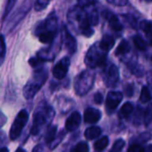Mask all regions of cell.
Masks as SVG:
<instances>
[{"mask_svg":"<svg viewBox=\"0 0 152 152\" xmlns=\"http://www.w3.org/2000/svg\"><path fill=\"white\" fill-rule=\"evenodd\" d=\"M58 31V19L54 13H51L45 21H43L36 29V35L40 42L49 44L52 43Z\"/></svg>","mask_w":152,"mask_h":152,"instance_id":"obj_2","label":"cell"},{"mask_svg":"<svg viewBox=\"0 0 152 152\" xmlns=\"http://www.w3.org/2000/svg\"><path fill=\"white\" fill-rule=\"evenodd\" d=\"M108 3L117 6H124L128 3V0H106Z\"/></svg>","mask_w":152,"mask_h":152,"instance_id":"obj_33","label":"cell"},{"mask_svg":"<svg viewBox=\"0 0 152 152\" xmlns=\"http://www.w3.org/2000/svg\"><path fill=\"white\" fill-rule=\"evenodd\" d=\"M5 122H6V117H5V116L0 112V128L5 124Z\"/></svg>","mask_w":152,"mask_h":152,"instance_id":"obj_39","label":"cell"},{"mask_svg":"<svg viewBox=\"0 0 152 152\" xmlns=\"http://www.w3.org/2000/svg\"><path fill=\"white\" fill-rule=\"evenodd\" d=\"M133 39H134V43L135 47L139 50L145 51L147 49V43H146V41L140 35H135Z\"/></svg>","mask_w":152,"mask_h":152,"instance_id":"obj_23","label":"cell"},{"mask_svg":"<svg viewBox=\"0 0 152 152\" xmlns=\"http://www.w3.org/2000/svg\"><path fill=\"white\" fill-rule=\"evenodd\" d=\"M32 4H34V0H25L20 6L17 9L15 13H12V15L10 17L8 22L6 23L5 29L6 31H11L15 26L28 14V13L30 11Z\"/></svg>","mask_w":152,"mask_h":152,"instance_id":"obj_7","label":"cell"},{"mask_svg":"<svg viewBox=\"0 0 152 152\" xmlns=\"http://www.w3.org/2000/svg\"><path fill=\"white\" fill-rule=\"evenodd\" d=\"M125 93L126 94V96L128 97H132L134 94V86L131 84H127L126 89H125Z\"/></svg>","mask_w":152,"mask_h":152,"instance_id":"obj_34","label":"cell"},{"mask_svg":"<svg viewBox=\"0 0 152 152\" xmlns=\"http://www.w3.org/2000/svg\"><path fill=\"white\" fill-rule=\"evenodd\" d=\"M107 56L108 52L102 48L99 45V42H97L94 43L86 52L85 63L91 69L102 66L105 65L107 62Z\"/></svg>","mask_w":152,"mask_h":152,"instance_id":"obj_5","label":"cell"},{"mask_svg":"<svg viewBox=\"0 0 152 152\" xmlns=\"http://www.w3.org/2000/svg\"><path fill=\"white\" fill-rule=\"evenodd\" d=\"M0 152H9V151H8V149H7V148L4 147V148L0 149Z\"/></svg>","mask_w":152,"mask_h":152,"instance_id":"obj_41","label":"cell"},{"mask_svg":"<svg viewBox=\"0 0 152 152\" xmlns=\"http://www.w3.org/2000/svg\"><path fill=\"white\" fill-rule=\"evenodd\" d=\"M63 43L67 48V50L70 54H74L77 51V41L75 38L71 35V33L68 30L66 26L63 27Z\"/></svg>","mask_w":152,"mask_h":152,"instance_id":"obj_14","label":"cell"},{"mask_svg":"<svg viewBox=\"0 0 152 152\" xmlns=\"http://www.w3.org/2000/svg\"><path fill=\"white\" fill-rule=\"evenodd\" d=\"M127 152H146V151L140 144H133L128 148Z\"/></svg>","mask_w":152,"mask_h":152,"instance_id":"obj_32","label":"cell"},{"mask_svg":"<svg viewBox=\"0 0 152 152\" xmlns=\"http://www.w3.org/2000/svg\"><path fill=\"white\" fill-rule=\"evenodd\" d=\"M48 77L46 69H40L34 73L30 80L26 83L23 88V95L27 99H33L37 91L45 83Z\"/></svg>","mask_w":152,"mask_h":152,"instance_id":"obj_4","label":"cell"},{"mask_svg":"<svg viewBox=\"0 0 152 152\" xmlns=\"http://www.w3.org/2000/svg\"><path fill=\"white\" fill-rule=\"evenodd\" d=\"M69 65H70V60L69 57L65 56L62 59H61L54 65V67L53 69V77L57 80H62L66 76V74L69 71Z\"/></svg>","mask_w":152,"mask_h":152,"instance_id":"obj_10","label":"cell"},{"mask_svg":"<svg viewBox=\"0 0 152 152\" xmlns=\"http://www.w3.org/2000/svg\"><path fill=\"white\" fill-rule=\"evenodd\" d=\"M94 102L96 103V104H98V105H101L102 103V100H103V96H102V93H100V92H97L95 95H94Z\"/></svg>","mask_w":152,"mask_h":152,"instance_id":"obj_35","label":"cell"},{"mask_svg":"<svg viewBox=\"0 0 152 152\" xmlns=\"http://www.w3.org/2000/svg\"><path fill=\"white\" fill-rule=\"evenodd\" d=\"M81 125V115L77 111H74L66 120L65 128L68 132H75Z\"/></svg>","mask_w":152,"mask_h":152,"instance_id":"obj_13","label":"cell"},{"mask_svg":"<svg viewBox=\"0 0 152 152\" xmlns=\"http://www.w3.org/2000/svg\"><path fill=\"white\" fill-rule=\"evenodd\" d=\"M109 145V138L107 136H103L102 138L99 139L94 145V148L96 151H102L107 148Z\"/></svg>","mask_w":152,"mask_h":152,"instance_id":"obj_22","label":"cell"},{"mask_svg":"<svg viewBox=\"0 0 152 152\" xmlns=\"http://www.w3.org/2000/svg\"><path fill=\"white\" fill-rule=\"evenodd\" d=\"M98 0H77L79 6H81L82 8H87V7H91V6H95L96 2Z\"/></svg>","mask_w":152,"mask_h":152,"instance_id":"obj_31","label":"cell"},{"mask_svg":"<svg viewBox=\"0 0 152 152\" xmlns=\"http://www.w3.org/2000/svg\"><path fill=\"white\" fill-rule=\"evenodd\" d=\"M130 51H131V46H130L129 42L126 39H123L118 46L115 54H116V56H126Z\"/></svg>","mask_w":152,"mask_h":152,"instance_id":"obj_17","label":"cell"},{"mask_svg":"<svg viewBox=\"0 0 152 152\" xmlns=\"http://www.w3.org/2000/svg\"><path fill=\"white\" fill-rule=\"evenodd\" d=\"M95 81V73L90 70H85L80 73L74 83L75 91L78 96H84L91 90Z\"/></svg>","mask_w":152,"mask_h":152,"instance_id":"obj_6","label":"cell"},{"mask_svg":"<svg viewBox=\"0 0 152 152\" xmlns=\"http://www.w3.org/2000/svg\"><path fill=\"white\" fill-rule=\"evenodd\" d=\"M140 29L145 32L147 35H151V21L149 20H142L141 22H140Z\"/></svg>","mask_w":152,"mask_h":152,"instance_id":"obj_29","label":"cell"},{"mask_svg":"<svg viewBox=\"0 0 152 152\" xmlns=\"http://www.w3.org/2000/svg\"><path fill=\"white\" fill-rule=\"evenodd\" d=\"M53 117H54V110L47 104H44L43 107L37 108V111L34 114L33 125L30 130L31 134L32 135L38 134V133L44 127L49 125V123L53 119Z\"/></svg>","mask_w":152,"mask_h":152,"instance_id":"obj_3","label":"cell"},{"mask_svg":"<svg viewBox=\"0 0 152 152\" xmlns=\"http://www.w3.org/2000/svg\"><path fill=\"white\" fill-rule=\"evenodd\" d=\"M28 63H29V65H30L31 66L36 67V66H37L40 63H42V61H40L37 57H32V58L29 59Z\"/></svg>","mask_w":152,"mask_h":152,"instance_id":"obj_36","label":"cell"},{"mask_svg":"<svg viewBox=\"0 0 152 152\" xmlns=\"http://www.w3.org/2000/svg\"><path fill=\"white\" fill-rule=\"evenodd\" d=\"M125 145H126V142L123 139H118L114 142L110 152H121L124 149Z\"/></svg>","mask_w":152,"mask_h":152,"instance_id":"obj_28","label":"cell"},{"mask_svg":"<svg viewBox=\"0 0 152 152\" xmlns=\"http://www.w3.org/2000/svg\"><path fill=\"white\" fill-rule=\"evenodd\" d=\"M148 151L151 152V145L149 146V151Z\"/></svg>","mask_w":152,"mask_h":152,"instance_id":"obj_43","label":"cell"},{"mask_svg":"<svg viewBox=\"0 0 152 152\" xmlns=\"http://www.w3.org/2000/svg\"><path fill=\"white\" fill-rule=\"evenodd\" d=\"M6 143V137H5V134L4 132L0 131V149L4 148V144Z\"/></svg>","mask_w":152,"mask_h":152,"instance_id":"obj_38","label":"cell"},{"mask_svg":"<svg viewBox=\"0 0 152 152\" xmlns=\"http://www.w3.org/2000/svg\"><path fill=\"white\" fill-rule=\"evenodd\" d=\"M99 45L101 46L102 48H103L105 51L109 52L115 45V39L109 34H105L101 41H99Z\"/></svg>","mask_w":152,"mask_h":152,"instance_id":"obj_16","label":"cell"},{"mask_svg":"<svg viewBox=\"0 0 152 152\" xmlns=\"http://www.w3.org/2000/svg\"><path fill=\"white\" fill-rule=\"evenodd\" d=\"M133 110H134L133 105H132L130 102H126V103H125V104L122 106V108H120L119 116H120V117H122V118H128L129 116L132 114Z\"/></svg>","mask_w":152,"mask_h":152,"instance_id":"obj_21","label":"cell"},{"mask_svg":"<svg viewBox=\"0 0 152 152\" xmlns=\"http://www.w3.org/2000/svg\"><path fill=\"white\" fill-rule=\"evenodd\" d=\"M127 66L130 69V71L137 77H142L144 73V69L137 62H130Z\"/></svg>","mask_w":152,"mask_h":152,"instance_id":"obj_19","label":"cell"},{"mask_svg":"<svg viewBox=\"0 0 152 152\" xmlns=\"http://www.w3.org/2000/svg\"><path fill=\"white\" fill-rule=\"evenodd\" d=\"M151 90L147 86H143L142 89L141 96H140V101L142 103H147L151 101Z\"/></svg>","mask_w":152,"mask_h":152,"instance_id":"obj_24","label":"cell"},{"mask_svg":"<svg viewBox=\"0 0 152 152\" xmlns=\"http://www.w3.org/2000/svg\"><path fill=\"white\" fill-rule=\"evenodd\" d=\"M103 79L107 87L114 88L119 82V71L117 65L114 64L105 65Z\"/></svg>","mask_w":152,"mask_h":152,"instance_id":"obj_9","label":"cell"},{"mask_svg":"<svg viewBox=\"0 0 152 152\" xmlns=\"http://www.w3.org/2000/svg\"><path fill=\"white\" fill-rule=\"evenodd\" d=\"M102 118V113L99 109L87 108L84 113V120L86 124H95Z\"/></svg>","mask_w":152,"mask_h":152,"instance_id":"obj_15","label":"cell"},{"mask_svg":"<svg viewBox=\"0 0 152 152\" xmlns=\"http://www.w3.org/2000/svg\"><path fill=\"white\" fill-rule=\"evenodd\" d=\"M147 2H151V0H146Z\"/></svg>","mask_w":152,"mask_h":152,"instance_id":"obj_44","label":"cell"},{"mask_svg":"<svg viewBox=\"0 0 152 152\" xmlns=\"http://www.w3.org/2000/svg\"><path fill=\"white\" fill-rule=\"evenodd\" d=\"M17 0H8L7 1V4L5 5V9H4V14H3V19H5L6 16L9 14V13L12 11V9L13 8L14 4H16Z\"/></svg>","mask_w":152,"mask_h":152,"instance_id":"obj_30","label":"cell"},{"mask_svg":"<svg viewBox=\"0 0 152 152\" xmlns=\"http://www.w3.org/2000/svg\"><path fill=\"white\" fill-rule=\"evenodd\" d=\"M56 133H57V126L56 125H53V126H50L45 133V143L50 145L53 140L55 139L56 137Z\"/></svg>","mask_w":152,"mask_h":152,"instance_id":"obj_20","label":"cell"},{"mask_svg":"<svg viewBox=\"0 0 152 152\" xmlns=\"http://www.w3.org/2000/svg\"><path fill=\"white\" fill-rule=\"evenodd\" d=\"M28 120V114L25 109L20 110L17 116L15 117L12 126H11V130H10V139L12 141H15L17 140L20 135L21 134L22 129L25 127V125H27Z\"/></svg>","mask_w":152,"mask_h":152,"instance_id":"obj_8","label":"cell"},{"mask_svg":"<svg viewBox=\"0 0 152 152\" xmlns=\"http://www.w3.org/2000/svg\"><path fill=\"white\" fill-rule=\"evenodd\" d=\"M51 0H36L34 3V8L37 12H41L48 6Z\"/></svg>","mask_w":152,"mask_h":152,"instance_id":"obj_25","label":"cell"},{"mask_svg":"<svg viewBox=\"0 0 152 152\" xmlns=\"http://www.w3.org/2000/svg\"><path fill=\"white\" fill-rule=\"evenodd\" d=\"M32 152H43V146L42 145H37L33 149Z\"/></svg>","mask_w":152,"mask_h":152,"instance_id":"obj_40","label":"cell"},{"mask_svg":"<svg viewBox=\"0 0 152 152\" xmlns=\"http://www.w3.org/2000/svg\"><path fill=\"white\" fill-rule=\"evenodd\" d=\"M102 15L104 16V18L109 22V25L112 30H114L116 32H120L123 30V29H124L123 24L121 23V22L118 18V16L116 14H114L111 11L105 10L102 13Z\"/></svg>","mask_w":152,"mask_h":152,"instance_id":"obj_12","label":"cell"},{"mask_svg":"<svg viewBox=\"0 0 152 152\" xmlns=\"http://www.w3.org/2000/svg\"><path fill=\"white\" fill-rule=\"evenodd\" d=\"M102 133V130L100 127L98 126H91L89 128H87L86 131H85V137L91 141V140H94L97 137H99Z\"/></svg>","mask_w":152,"mask_h":152,"instance_id":"obj_18","label":"cell"},{"mask_svg":"<svg viewBox=\"0 0 152 152\" xmlns=\"http://www.w3.org/2000/svg\"><path fill=\"white\" fill-rule=\"evenodd\" d=\"M123 99V94L120 91H110L109 92L106 99V109L108 112H113L120 104Z\"/></svg>","mask_w":152,"mask_h":152,"instance_id":"obj_11","label":"cell"},{"mask_svg":"<svg viewBox=\"0 0 152 152\" xmlns=\"http://www.w3.org/2000/svg\"><path fill=\"white\" fill-rule=\"evenodd\" d=\"M70 152H89V146L86 142H80L72 148Z\"/></svg>","mask_w":152,"mask_h":152,"instance_id":"obj_26","label":"cell"},{"mask_svg":"<svg viewBox=\"0 0 152 152\" xmlns=\"http://www.w3.org/2000/svg\"><path fill=\"white\" fill-rule=\"evenodd\" d=\"M16 152H27L25 150H23V149H21V148H19V149H17V151Z\"/></svg>","mask_w":152,"mask_h":152,"instance_id":"obj_42","label":"cell"},{"mask_svg":"<svg viewBox=\"0 0 152 152\" xmlns=\"http://www.w3.org/2000/svg\"><path fill=\"white\" fill-rule=\"evenodd\" d=\"M5 53H6V46H5L4 38L3 35H0V66L4 61Z\"/></svg>","mask_w":152,"mask_h":152,"instance_id":"obj_27","label":"cell"},{"mask_svg":"<svg viewBox=\"0 0 152 152\" xmlns=\"http://www.w3.org/2000/svg\"><path fill=\"white\" fill-rule=\"evenodd\" d=\"M67 19L73 29L85 37L89 38L94 34V29L89 22L87 13L81 6L75 5L71 7L67 13Z\"/></svg>","mask_w":152,"mask_h":152,"instance_id":"obj_1","label":"cell"},{"mask_svg":"<svg viewBox=\"0 0 152 152\" xmlns=\"http://www.w3.org/2000/svg\"><path fill=\"white\" fill-rule=\"evenodd\" d=\"M151 106H149L148 110L145 113V123H146V125H149L151 120Z\"/></svg>","mask_w":152,"mask_h":152,"instance_id":"obj_37","label":"cell"}]
</instances>
